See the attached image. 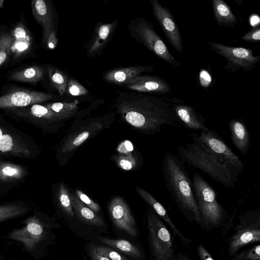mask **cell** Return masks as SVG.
<instances>
[{
	"mask_svg": "<svg viewBox=\"0 0 260 260\" xmlns=\"http://www.w3.org/2000/svg\"><path fill=\"white\" fill-rule=\"evenodd\" d=\"M171 100L136 91H118L115 107L121 118L140 132L155 134L180 122Z\"/></svg>",
	"mask_w": 260,
	"mask_h": 260,
	"instance_id": "6da1fadb",
	"label": "cell"
},
{
	"mask_svg": "<svg viewBox=\"0 0 260 260\" xmlns=\"http://www.w3.org/2000/svg\"><path fill=\"white\" fill-rule=\"evenodd\" d=\"M162 174L167 189L183 215L190 222L202 225L201 215L193 191L192 182L179 158L173 153H165Z\"/></svg>",
	"mask_w": 260,
	"mask_h": 260,
	"instance_id": "7a4b0ae2",
	"label": "cell"
},
{
	"mask_svg": "<svg viewBox=\"0 0 260 260\" xmlns=\"http://www.w3.org/2000/svg\"><path fill=\"white\" fill-rule=\"evenodd\" d=\"M178 152L182 164L197 168L223 186L236 187L239 174L197 144L192 142L179 146Z\"/></svg>",
	"mask_w": 260,
	"mask_h": 260,
	"instance_id": "3957f363",
	"label": "cell"
},
{
	"mask_svg": "<svg viewBox=\"0 0 260 260\" xmlns=\"http://www.w3.org/2000/svg\"><path fill=\"white\" fill-rule=\"evenodd\" d=\"M192 182L202 225L208 230L219 227L226 219L228 215L224 207L218 202L216 191L199 174H193Z\"/></svg>",
	"mask_w": 260,
	"mask_h": 260,
	"instance_id": "277c9868",
	"label": "cell"
},
{
	"mask_svg": "<svg viewBox=\"0 0 260 260\" xmlns=\"http://www.w3.org/2000/svg\"><path fill=\"white\" fill-rule=\"evenodd\" d=\"M127 29L132 38L143 44L157 57L172 66L180 65V62L172 55L163 40L156 33L153 25L146 19L143 17L132 19Z\"/></svg>",
	"mask_w": 260,
	"mask_h": 260,
	"instance_id": "5b68a950",
	"label": "cell"
},
{
	"mask_svg": "<svg viewBox=\"0 0 260 260\" xmlns=\"http://www.w3.org/2000/svg\"><path fill=\"white\" fill-rule=\"evenodd\" d=\"M260 241V209L246 211L239 216L228 240V253L233 256L242 247Z\"/></svg>",
	"mask_w": 260,
	"mask_h": 260,
	"instance_id": "8992f818",
	"label": "cell"
},
{
	"mask_svg": "<svg viewBox=\"0 0 260 260\" xmlns=\"http://www.w3.org/2000/svg\"><path fill=\"white\" fill-rule=\"evenodd\" d=\"M148 239L155 260H176L171 234L162 220L151 208L147 211Z\"/></svg>",
	"mask_w": 260,
	"mask_h": 260,
	"instance_id": "52a82bcc",
	"label": "cell"
},
{
	"mask_svg": "<svg viewBox=\"0 0 260 260\" xmlns=\"http://www.w3.org/2000/svg\"><path fill=\"white\" fill-rule=\"evenodd\" d=\"M192 142L226 164L238 174L244 169L241 159L229 147L225 141L212 129L201 132L198 135L193 134Z\"/></svg>",
	"mask_w": 260,
	"mask_h": 260,
	"instance_id": "ba28073f",
	"label": "cell"
},
{
	"mask_svg": "<svg viewBox=\"0 0 260 260\" xmlns=\"http://www.w3.org/2000/svg\"><path fill=\"white\" fill-rule=\"evenodd\" d=\"M207 43L214 52L225 59L224 68L229 73L238 70L248 71L260 61V56H254L250 48L231 47L212 41Z\"/></svg>",
	"mask_w": 260,
	"mask_h": 260,
	"instance_id": "9c48e42d",
	"label": "cell"
},
{
	"mask_svg": "<svg viewBox=\"0 0 260 260\" xmlns=\"http://www.w3.org/2000/svg\"><path fill=\"white\" fill-rule=\"evenodd\" d=\"M152 13L161 27L169 43L178 52L181 53L183 45L178 26L166 6L162 7L157 0H151Z\"/></svg>",
	"mask_w": 260,
	"mask_h": 260,
	"instance_id": "30bf717a",
	"label": "cell"
},
{
	"mask_svg": "<svg viewBox=\"0 0 260 260\" xmlns=\"http://www.w3.org/2000/svg\"><path fill=\"white\" fill-rule=\"evenodd\" d=\"M117 26V19L111 23L98 22L90 38L83 45L89 57L100 55L103 52L112 40Z\"/></svg>",
	"mask_w": 260,
	"mask_h": 260,
	"instance_id": "8fae6325",
	"label": "cell"
},
{
	"mask_svg": "<svg viewBox=\"0 0 260 260\" xmlns=\"http://www.w3.org/2000/svg\"><path fill=\"white\" fill-rule=\"evenodd\" d=\"M109 211L115 226L132 237L137 234L136 221L125 201L120 197H114L110 202Z\"/></svg>",
	"mask_w": 260,
	"mask_h": 260,
	"instance_id": "7c38bea8",
	"label": "cell"
},
{
	"mask_svg": "<svg viewBox=\"0 0 260 260\" xmlns=\"http://www.w3.org/2000/svg\"><path fill=\"white\" fill-rule=\"evenodd\" d=\"M53 98L52 94L47 93L26 89L15 90L0 96V108L25 107Z\"/></svg>",
	"mask_w": 260,
	"mask_h": 260,
	"instance_id": "4fadbf2b",
	"label": "cell"
},
{
	"mask_svg": "<svg viewBox=\"0 0 260 260\" xmlns=\"http://www.w3.org/2000/svg\"><path fill=\"white\" fill-rule=\"evenodd\" d=\"M131 91L140 93L163 94L171 92L170 84L163 78L154 75H139L122 86Z\"/></svg>",
	"mask_w": 260,
	"mask_h": 260,
	"instance_id": "5bb4252c",
	"label": "cell"
},
{
	"mask_svg": "<svg viewBox=\"0 0 260 260\" xmlns=\"http://www.w3.org/2000/svg\"><path fill=\"white\" fill-rule=\"evenodd\" d=\"M103 128V125L100 120H92L68 135L62 144L61 152L65 154L73 152L86 140Z\"/></svg>",
	"mask_w": 260,
	"mask_h": 260,
	"instance_id": "9a60e30c",
	"label": "cell"
},
{
	"mask_svg": "<svg viewBox=\"0 0 260 260\" xmlns=\"http://www.w3.org/2000/svg\"><path fill=\"white\" fill-rule=\"evenodd\" d=\"M154 70L152 66L135 65L112 69L105 72L103 79L107 82L122 86L129 80L144 73Z\"/></svg>",
	"mask_w": 260,
	"mask_h": 260,
	"instance_id": "2e32d148",
	"label": "cell"
},
{
	"mask_svg": "<svg viewBox=\"0 0 260 260\" xmlns=\"http://www.w3.org/2000/svg\"><path fill=\"white\" fill-rule=\"evenodd\" d=\"M31 5L34 17L43 28L44 41L51 31L55 30L53 8L49 2L44 0H34Z\"/></svg>",
	"mask_w": 260,
	"mask_h": 260,
	"instance_id": "e0dca14e",
	"label": "cell"
},
{
	"mask_svg": "<svg viewBox=\"0 0 260 260\" xmlns=\"http://www.w3.org/2000/svg\"><path fill=\"white\" fill-rule=\"evenodd\" d=\"M135 190L138 194L146 202L158 216L168 224L171 229L174 236H177L179 237L185 245H187L191 242V239L184 236L177 229L170 218L164 207L149 192L139 186L135 187Z\"/></svg>",
	"mask_w": 260,
	"mask_h": 260,
	"instance_id": "ac0fdd59",
	"label": "cell"
},
{
	"mask_svg": "<svg viewBox=\"0 0 260 260\" xmlns=\"http://www.w3.org/2000/svg\"><path fill=\"white\" fill-rule=\"evenodd\" d=\"M175 114L184 126L189 129L204 132L208 128L205 125L203 116L191 106L178 103L172 104Z\"/></svg>",
	"mask_w": 260,
	"mask_h": 260,
	"instance_id": "d6986e66",
	"label": "cell"
},
{
	"mask_svg": "<svg viewBox=\"0 0 260 260\" xmlns=\"http://www.w3.org/2000/svg\"><path fill=\"white\" fill-rule=\"evenodd\" d=\"M229 125L233 144L242 154L245 155L250 146V136L247 126L243 120L238 119L231 120Z\"/></svg>",
	"mask_w": 260,
	"mask_h": 260,
	"instance_id": "ffe728a7",
	"label": "cell"
},
{
	"mask_svg": "<svg viewBox=\"0 0 260 260\" xmlns=\"http://www.w3.org/2000/svg\"><path fill=\"white\" fill-rule=\"evenodd\" d=\"M72 206L74 213L84 222L98 226H104L103 219L89 207L84 204L74 194H71Z\"/></svg>",
	"mask_w": 260,
	"mask_h": 260,
	"instance_id": "44dd1931",
	"label": "cell"
},
{
	"mask_svg": "<svg viewBox=\"0 0 260 260\" xmlns=\"http://www.w3.org/2000/svg\"><path fill=\"white\" fill-rule=\"evenodd\" d=\"M0 153L17 156H28L30 151L25 145L11 135L4 134V131L0 127Z\"/></svg>",
	"mask_w": 260,
	"mask_h": 260,
	"instance_id": "7402d4cb",
	"label": "cell"
},
{
	"mask_svg": "<svg viewBox=\"0 0 260 260\" xmlns=\"http://www.w3.org/2000/svg\"><path fill=\"white\" fill-rule=\"evenodd\" d=\"M99 241L116 251L135 259H141L143 258V254L139 248L126 240L100 237Z\"/></svg>",
	"mask_w": 260,
	"mask_h": 260,
	"instance_id": "603a6c76",
	"label": "cell"
},
{
	"mask_svg": "<svg viewBox=\"0 0 260 260\" xmlns=\"http://www.w3.org/2000/svg\"><path fill=\"white\" fill-rule=\"evenodd\" d=\"M16 233L17 235L15 234L14 236L16 239H20L26 244H30L32 242H38L42 239L45 231L42 224L37 219H34L28 222L24 229L17 231Z\"/></svg>",
	"mask_w": 260,
	"mask_h": 260,
	"instance_id": "cb8c5ba5",
	"label": "cell"
},
{
	"mask_svg": "<svg viewBox=\"0 0 260 260\" xmlns=\"http://www.w3.org/2000/svg\"><path fill=\"white\" fill-rule=\"evenodd\" d=\"M215 18L219 26H232L237 22L230 6L222 0H212Z\"/></svg>",
	"mask_w": 260,
	"mask_h": 260,
	"instance_id": "d4e9b609",
	"label": "cell"
},
{
	"mask_svg": "<svg viewBox=\"0 0 260 260\" xmlns=\"http://www.w3.org/2000/svg\"><path fill=\"white\" fill-rule=\"evenodd\" d=\"M45 69L39 66H32L14 73L10 79L15 81L36 83L44 78Z\"/></svg>",
	"mask_w": 260,
	"mask_h": 260,
	"instance_id": "484cf974",
	"label": "cell"
},
{
	"mask_svg": "<svg viewBox=\"0 0 260 260\" xmlns=\"http://www.w3.org/2000/svg\"><path fill=\"white\" fill-rule=\"evenodd\" d=\"M29 110L32 116L50 123L62 122L70 118L51 110L46 106L39 104L32 105Z\"/></svg>",
	"mask_w": 260,
	"mask_h": 260,
	"instance_id": "4316f807",
	"label": "cell"
},
{
	"mask_svg": "<svg viewBox=\"0 0 260 260\" xmlns=\"http://www.w3.org/2000/svg\"><path fill=\"white\" fill-rule=\"evenodd\" d=\"M47 71L52 85L60 95H63L67 92L69 77L66 73L51 65L47 66Z\"/></svg>",
	"mask_w": 260,
	"mask_h": 260,
	"instance_id": "83f0119b",
	"label": "cell"
},
{
	"mask_svg": "<svg viewBox=\"0 0 260 260\" xmlns=\"http://www.w3.org/2000/svg\"><path fill=\"white\" fill-rule=\"evenodd\" d=\"M25 172L23 168L13 164L4 162L0 164V180H15L21 178Z\"/></svg>",
	"mask_w": 260,
	"mask_h": 260,
	"instance_id": "f1b7e54d",
	"label": "cell"
},
{
	"mask_svg": "<svg viewBox=\"0 0 260 260\" xmlns=\"http://www.w3.org/2000/svg\"><path fill=\"white\" fill-rule=\"evenodd\" d=\"M79 101L71 102H56L48 104L46 106L51 110L70 118L74 116L78 110Z\"/></svg>",
	"mask_w": 260,
	"mask_h": 260,
	"instance_id": "f546056e",
	"label": "cell"
},
{
	"mask_svg": "<svg viewBox=\"0 0 260 260\" xmlns=\"http://www.w3.org/2000/svg\"><path fill=\"white\" fill-rule=\"evenodd\" d=\"M57 198L61 209L69 216L73 217L74 212L72 206L71 193L64 183H61L59 187Z\"/></svg>",
	"mask_w": 260,
	"mask_h": 260,
	"instance_id": "4dcf8cb0",
	"label": "cell"
},
{
	"mask_svg": "<svg viewBox=\"0 0 260 260\" xmlns=\"http://www.w3.org/2000/svg\"><path fill=\"white\" fill-rule=\"evenodd\" d=\"M115 160L118 166L126 171L135 169L138 165L139 162L138 158L131 152L116 155Z\"/></svg>",
	"mask_w": 260,
	"mask_h": 260,
	"instance_id": "1f68e13d",
	"label": "cell"
},
{
	"mask_svg": "<svg viewBox=\"0 0 260 260\" xmlns=\"http://www.w3.org/2000/svg\"><path fill=\"white\" fill-rule=\"evenodd\" d=\"M13 43V37L8 33L0 35V66L10 55Z\"/></svg>",
	"mask_w": 260,
	"mask_h": 260,
	"instance_id": "d6a6232c",
	"label": "cell"
},
{
	"mask_svg": "<svg viewBox=\"0 0 260 260\" xmlns=\"http://www.w3.org/2000/svg\"><path fill=\"white\" fill-rule=\"evenodd\" d=\"M234 260H260V245L256 244L249 249L235 254L232 257Z\"/></svg>",
	"mask_w": 260,
	"mask_h": 260,
	"instance_id": "836d02e7",
	"label": "cell"
},
{
	"mask_svg": "<svg viewBox=\"0 0 260 260\" xmlns=\"http://www.w3.org/2000/svg\"><path fill=\"white\" fill-rule=\"evenodd\" d=\"M25 210L24 208L15 205L0 206V221L18 216Z\"/></svg>",
	"mask_w": 260,
	"mask_h": 260,
	"instance_id": "e575fe53",
	"label": "cell"
},
{
	"mask_svg": "<svg viewBox=\"0 0 260 260\" xmlns=\"http://www.w3.org/2000/svg\"><path fill=\"white\" fill-rule=\"evenodd\" d=\"M93 245L95 250L100 255L110 260H128L125 256L110 247L94 244Z\"/></svg>",
	"mask_w": 260,
	"mask_h": 260,
	"instance_id": "d590c367",
	"label": "cell"
},
{
	"mask_svg": "<svg viewBox=\"0 0 260 260\" xmlns=\"http://www.w3.org/2000/svg\"><path fill=\"white\" fill-rule=\"evenodd\" d=\"M66 92L72 96H82L89 94L88 90L73 78L69 79Z\"/></svg>",
	"mask_w": 260,
	"mask_h": 260,
	"instance_id": "8d00e7d4",
	"label": "cell"
},
{
	"mask_svg": "<svg viewBox=\"0 0 260 260\" xmlns=\"http://www.w3.org/2000/svg\"><path fill=\"white\" fill-rule=\"evenodd\" d=\"M75 195L84 204L95 213H97L100 211V206L81 190H76Z\"/></svg>",
	"mask_w": 260,
	"mask_h": 260,
	"instance_id": "74e56055",
	"label": "cell"
},
{
	"mask_svg": "<svg viewBox=\"0 0 260 260\" xmlns=\"http://www.w3.org/2000/svg\"><path fill=\"white\" fill-rule=\"evenodd\" d=\"M242 40L250 42H258L260 41V28L255 27L247 32L242 37Z\"/></svg>",
	"mask_w": 260,
	"mask_h": 260,
	"instance_id": "f35d334b",
	"label": "cell"
},
{
	"mask_svg": "<svg viewBox=\"0 0 260 260\" xmlns=\"http://www.w3.org/2000/svg\"><path fill=\"white\" fill-rule=\"evenodd\" d=\"M48 48L53 49L56 48L58 43L55 30L51 31L47 38L44 41Z\"/></svg>",
	"mask_w": 260,
	"mask_h": 260,
	"instance_id": "ab89813d",
	"label": "cell"
},
{
	"mask_svg": "<svg viewBox=\"0 0 260 260\" xmlns=\"http://www.w3.org/2000/svg\"><path fill=\"white\" fill-rule=\"evenodd\" d=\"M197 250L200 260H214L212 255L202 245L198 246Z\"/></svg>",
	"mask_w": 260,
	"mask_h": 260,
	"instance_id": "60d3db41",
	"label": "cell"
},
{
	"mask_svg": "<svg viewBox=\"0 0 260 260\" xmlns=\"http://www.w3.org/2000/svg\"><path fill=\"white\" fill-rule=\"evenodd\" d=\"M89 253L92 260H110L108 258L100 255L95 250L93 244L90 246Z\"/></svg>",
	"mask_w": 260,
	"mask_h": 260,
	"instance_id": "b9f144b4",
	"label": "cell"
},
{
	"mask_svg": "<svg viewBox=\"0 0 260 260\" xmlns=\"http://www.w3.org/2000/svg\"><path fill=\"white\" fill-rule=\"evenodd\" d=\"M176 260H191L186 254L180 252L176 254Z\"/></svg>",
	"mask_w": 260,
	"mask_h": 260,
	"instance_id": "7bdbcfd3",
	"label": "cell"
},
{
	"mask_svg": "<svg viewBox=\"0 0 260 260\" xmlns=\"http://www.w3.org/2000/svg\"><path fill=\"white\" fill-rule=\"evenodd\" d=\"M232 260H234V259H232Z\"/></svg>",
	"mask_w": 260,
	"mask_h": 260,
	"instance_id": "ee69618b",
	"label": "cell"
}]
</instances>
